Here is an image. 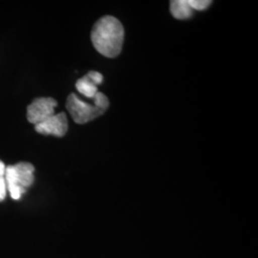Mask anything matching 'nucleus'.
<instances>
[{
  "label": "nucleus",
  "mask_w": 258,
  "mask_h": 258,
  "mask_svg": "<svg viewBox=\"0 0 258 258\" xmlns=\"http://www.w3.org/2000/svg\"><path fill=\"white\" fill-rule=\"evenodd\" d=\"M124 39V29L119 19L106 16L99 19L92 29L93 46L106 57L120 55Z\"/></svg>",
  "instance_id": "nucleus-1"
},
{
  "label": "nucleus",
  "mask_w": 258,
  "mask_h": 258,
  "mask_svg": "<svg viewBox=\"0 0 258 258\" xmlns=\"http://www.w3.org/2000/svg\"><path fill=\"white\" fill-rule=\"evenodd\" d=\"M94 104L83 102L76 94L72 93L66 101V108L72 119L79 124H84L102 116L109 107L107 97L102 92H98L93 98Z\"/></svg>",
  "instance_id": "nucleus-2"
},
{
  "label": "nucleus",
  "mask_w": 258,
  "mask_h": 258,
  "mask_svg": "<svg viewBox=\"0 0 258 258\" xmlns=\"http://www.w3.org/2000/svg\"><path fill=\"white\" fill-rule=\"evenodd\" d=\"M35 167L26 162H21L14 166H6L5 181L7 190L14 200H19L31 186L35 180Z\"/></svg>",
  "instance_id": "nucleus-3"
},
{
  "label": "nucleus",
  "mask_w": 258,
  "mask_h": 258,
  "mask_svg": "<svg viewBox=\"0 0 258 258\" xmlns=\"http://www.w3.org/2000/svg\"><path fill=\"white\" fill-rule=\"evenodd\" d=\"M56 105L57 102L53 98H37L28 106V120L37 125L55 115Z\"/></svg>",
  "instance_id": "nucleus-4"
},
{
  "label": "nucleus",
  "mask_w": 258,
  "mask_h": 258,
  "mask_svg": "<svg viewBox=\"0 0 258 258\" xmlns=\"http://www.w3.org/2000/svg\"><path fill=\"white\" fill-rule=\"evenodd\" d=\"M37 133L42 135H52L55 137H63L68 130V120L65 113L55 114L52 117L35 125Z\"/></svg>",
  "instance_id": "nucleus-5"
},
{
  "label": "nucleus",
  "mask_w": 258,
  "mask_h": 258,
  "mask_svg": "<svg viewBox=\"0 0 258 258\" xmlns=\"http://www.w3.org/2000/svg\"><path fill=\"white\" fill-rule=\"evenodd\" d=\"M171 15L177 19H187L192 17L194 10L189 6L187 0L170 1Z\"/></svg>",
  "instance_id": "nucleus-6"
},
{
  "label": "nucleus",
  "mask_w": 258,
  "mask_h": 258,
  "mask_svg": "<svg viewBox=\"0 0 258 258\" xmlns=\"http://www.w3.org/2000/svg\"><path fill=\"white\" fill-rule=\"evenodd\" d=\"M76 88L84 97L89 99H93L95 95L99 92L97 85L93 83L87 75L78 80V82L76 83Z\"/></svg>",
  "instance_id": "nucleus-7"
},
{
  "label": "nucleus",
  "mask_w": 258,
  "mask_h": 258,
  "mask_svg": "<svg viewBox=\"0 0 258 258\" xmlns=\"http://www.w3.org/2000/svg\"><path fill=\"white\" fill-rule=\"evenodd\" d=\"M189 6L195 11H204V10L208 9L211 4L212 1L209 0H187Z\"/></svg>",
  "instance_id": "nucleus-8"
},
{
  "label": "nucleus",
  "mask_w": 258,
  "mask_h": 258,
  "mask_svg": "<svg viewBox=\"0 0 258 258\" xmlns=\"http://www.w3.org/2000/svg\"><path fill=\"white\" fill-rule=\"evenodd\" d=\"M87 76L89 77V79H90L93 83H95L97 86H98L99 84L102 83L103 77H102V75L101 74V73L95 72V71H91V72H89V73L87 74Z\"/></svg>",
  "instance_id": "nucleus-9"
},
{
  "label": "nucleus",
  "mask_w": 258,
  "mask_h": 258,
  "mask_svg": "<svg viewBox=\"0 0 258 258\" xmlns=\"http://www.w3.org/2000/svg\"><path fill=\"white\" fill-rule=\"evenodd\" d=\"M7 195V184L4 177H0V202L6 198Z\"/></svg>",
  "instance_id": "nucleus-10"
},
{
  "label": "nucleus",
  "mask_w": 258,
  "mask_h": 258,
  "mask_svg": "<svg viewBox=\"0 0 258 258\" xmlns=\"http://www.w3.org/2000/svg\"><path fill=\"white\" fill-rule=\"evenodd\" d=\"M5 171H6V166L2 161H0V177H4Z\"/></svg>",
  "instance_id": "nucleus-11"
}]
</instances>
